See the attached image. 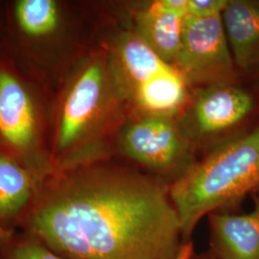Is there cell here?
I'll return each instance as SVG.
<instances>
[{"instance_id": "6", "label": "cell", "mask_w": 259, "mask_h": 259, "mask_svg": "<svg viewBox=\"0 0 259 259\" xmlns=\"http://www.w3.org/2000/svg\"><path fill=\"white\" fill-rule=\"evenodd\" d=\"M195 149L175 118L130 114L116 136L114 155L171 186L197 162Z\"/></svg>"}, {"instance_id": "10", "label": "cell", "mask_w": 259, "mask_h": 259, "mask_svg": "<svg viewBox=\"0 0 259 259\" xmlns=\"http://www.w3.org/2000/svg\"><path fill=\"white\" fill-rule=\"evenodd\" d=\"M114 19L135 32L162 61L174 66L186 16L162 8L158 0L111 4Z\"/></svg>"}, {"instance_id": "14", "label": "cell", "mask_w": 259, "mask_h": 259, "mask_svg": "<svg viewBox=\"0 0 259 259\" xmlns=\"http://www.w3.org/2000/svg\"><path fill=\"white\" fill-rule=\"evenodd\" d=\"M38 185L24 167L0 154V229L19 230L35 201Z\"/></svg>"}, {"instance_id": "19", "label": "cell", "mask_w": 259, "mask_h": 259, "mask_svg": "<svg viewBox=\"0 0 259 259\" xmlns=\"http://www.w3.org/2000/svg\"><path fill=\"white\" fill-rule=\"evenodd\" d=\"M3 16H4L3 1H0V45H1V37H2V30H3Z\"/></svg>"}, {"instance_id": "3", "label": "cell", "mask_w": 259, "mask_h": 259, "mask_svg": "<svg viewBox=\"0 0 259 259\" xmlns=\"http://www.w3.org/2000/svg\"><path fill=\"white\" fill-rule=\"evenodd\" d=\"M3 6L0 54L54 93L100 42L111 19L109 10L101 19H91L83 5L66 0H8Z\"/></svg>"}, {"instance_id": "1", "label": "cell", "mask_w": 259, "mask_h": 259, "mask_svg": "<svg viewBox=\"0 0 259 259\" xmlns=\"http://www.w3.org/2000/svg\"><path fill=\"white\" fill-rule=\"evenodd\" d=\"M18 231L65 259H185L170 185L111 157L55 172Z\"/></svg>"}, {"instance_id": "13", "label": "cell", "mask_w": 259, "mask_h": 259, "mask_svg": "<svg viewBox=\"0 0 259 259\" xmlns=\"http://www.w3.org/2000/svg\"><path fill=\"white\" fill-rule=\"evenodd\" d=\"M192 89L174 66L140 87L129 102L130 114L176 118L188 102Z\"/></svg>"}, {"instance_id": "21", "label": "cell", "mask_w": 259, "mask_h": 259, "mask_svg": "<svg viewBox=\"0 0 259 259\" xmlns=\"http://www.w3.org/2000/svg\"><path fill=\"white\" fill-rule=\"evenodd\" d=\"M258 91H259V83H258Z\"/></svg>"}, {"instance_id": "18", "label": "cell", "mask_w": 259, "mask_h": 259, "mask_svg": "<svg viewBox=\"0 0 259 259\" xmlns=\"http://www.w3.org/2000/svg\"><path fill=\"white\" fill-rule=\"evenodd\" d=\"M15 232H17V231H6V230H3V229H0V247L6 241L9 240L11 236L15 233Z\"/></svg>"}, {"instance_id": "9", "label": "cell", "mask_w": 259, "mask_h": 259, "mask_svg": "<svg viewBox=\"0 0 259 259\" xmlns=\"http://www.w3.org/2000/svg\"><path fill=\"white\" fill-rule=\"evenodd\" d=\"M100 42L107 50L112 73L128 106L140 87L172 66L113 16L102 30Z\"/></svg>"}, {"instance_id": "17", "label": "cell", "mask_w": 259, "mask_h": 259, "mask_svg": "<svg viewBox=\"0 0 259 259\" xmlns=\"http://www.w3.org/2000/svg\"><path fill=\"white\" fill-rule=\"evenodd\" d=\"M185 259H218L212 252H210L209 250L204 251V252H196L194 250H192Z\"/></svg>"}, {"instance_id": "7", "label": "cell", "mask_w": 259, "mask_h": 259, "mask_svg": "<svg viewBox=\"0 0 259 259\" xmlns=\"http://www.w3.org/2000/svg\"><path fill=\"white\" fill-rule=\"evenodd\" d=\"M174 67L191 89L235 84L237 68L222 16L208 19L185 17L182 46Z\"/></svg>"}, {"instance_id": "15", "label": "cell", "mask_w": 259, "mask_h": 259, "mask_svg": "<svg viewBox=\"0 0 259 259\" xmlns=\"http://www.w3.org/2000/svg\"><path fill=\"white\" fill-rule=\"evenodd\" d=\"M0 259H65L34 236L17 231L0 247Z\"/></svg>"}, {"instance_id": "2", "label": "cell", "mask_w": 259, "mask_h": 259, "mask_svg": "<svg viewBox=\"0 0 259 259\" xmlns=\"http://www.w3.org/2000/svg\"><path fill=\"white\" fill-rule=\"evenodd\" d=\"M130 109L106 48L90 50L54 93L50 158L55 172L115 157L114 145Z\"/></svg>"}, {"instance_id": "12", "label": "cell", "mask_w": 259, "mask_h": 259, "mask_svg": "<svg viewBox=\"0 0 259 259\" xmlns=\"http://www.w3.org/2000/svg\"><path fill=\"white\" fill-rule=\"evenodd\" d=\"M222 20L236 68L258 70L259 0H228Z\"/></svg>"}, {"instance_id": "4", "label": "cell", "mask_w": 259, "mask_h": 259, "mask_svg": "<svg viewBox=\"0 0 259 259\" xmlns=\"http://www.w3.org/2000/svg\"><path fill=\"white\" fill-rule=\"evenodd\" d=\"M259 187V125L225 139L170 186L184 239L192 241L199 222L214 211L235 207Z\"/></svg>"}, {"instance_id": "11", "label": "cell", "mask_w": 259, "mask_h": 259, "mask_svg": "<svg viewBox=\"0 0 259 259\" xmlns=\"http://www.w3.org/2000/svg\"><path fill=\"white\" fill-rule=\"evenodd\" d=\"M246 214L214 211L209 222V251L218 259H259V194Z\"/></svg>"}, {"instance_id": "5", "label": "cell", "mask_w": 259, "mask_h": 259, "mask_svg": "<svg viewBox=\"0 0 259 259\" xmlns=\"http://www.w3.org/2000/svg\"><path fill=\"white\" fill-rule=\"evenodd\" d=\"M54 93L0 54V154L24 167L38 185L55 173L50 158Z\"/></svg>"}, {"instance_id": "16", "label": "cell", "mask_w": 259, "mask_h": 259, "mask_svg": "<svg viewBox=\"0 0 259 259\" xmlns=\"http://www.w3.org/2000/svg\"><path fill=\"white\" fill-rule=\"evenodd\" d=\"M228 0H187V16L208 19L222 16Z\"/></svg>"}, {"instance_id": "20", "label": "cell", "mask_w": 259, "mask_h": 259, "mask_svg": "<svg viewBox=\"0 0 259 259\" xmlns=\"http://www.w3.org/2000/svg\"><path fill=\"white\" fill-rule=\"evenodd\" d=\"M254 193H256V194H259V187L257 188V190L254 192Z\"/></svg>"}, {"instance_id": "8", "label": "cell", "mask_w": 259, "mask_h": 259, "mask_svg": "<svg viewBox=\"0 0 259 259\" xmlns=\"http://www.w3.org/2000/svg\"><path fill=\"white\" fill-rule=\"evenodd\" d=\"M254 106L250 93L236 84L195 88L177 124L195 147L240 124Z\"/></svg>"}]
</instances>
